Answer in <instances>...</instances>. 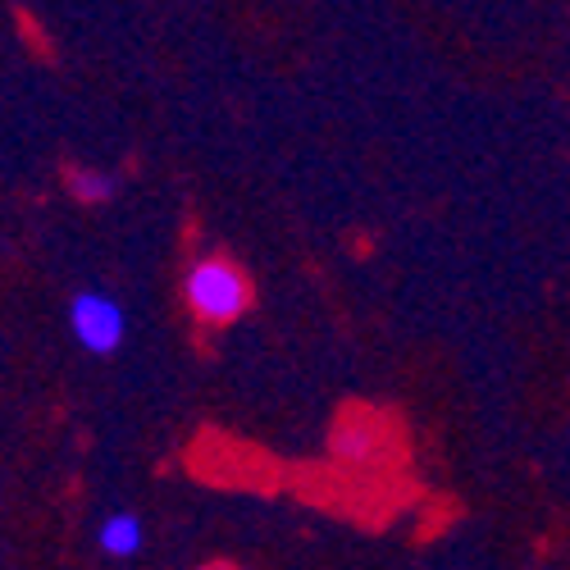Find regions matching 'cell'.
I'll use <instances>...</instances> for the list:
<instances>
[{
	"instance_id": "obj_1",
	"label": "cell",
	"mask_w": 570,
	"mask_h": 570,
	"mask_svg": "<svg viewBox=\"0 0 570 570\" xmlns=\"http://www.w3.org/2000/svg\"><path fill=\"white\" fill-rule=\"evenodd\" d=\"M183 306L206 328H228L256 306V288L233 256H197L183 274Z\"/></svg>"
},
{
	"instance_id": "obj_2",
	"label": "cell",
	"mask_w": 570,
	"mask_h": 570,
	"mask_svg": "<svg viewBox=\"0 0 570 570\" xmlns=\"http://www.w3.org/2000/svg\"><path fill=\"white\" fill-rule=\"evenodd\" d=\"M69 334L91 356H115L128 338V315H124L119 297L97 293V288L73 293L69 297Z\"/></svg>"
},
{
	"instance_id": "obj_3",
	"label": "cell",
	"mask_w": 570,
	"mask_h": 570,
	"mask_svg": "<svg viewBox=\"0 0 570 570\" xmlns=\"http://www.w3.org/2000/svg\"><path fill=\"white\" fill-rule=\"evenodd\" d=\"M393 420L384 411H343L338 424H334V434H328V452H334L343 465H374V461H384L393 452Z\"/></svg>"
},
{
	"instance_id": "obj_4",
	"label": "cell",
	"mask_w": 570,
	"mask_h": 570,
	"mask_svg": "<svg viewBox=\"0 0 570 570\" xmlns=\"http://www.w3.org/2000/svg\"><path fill=\"white\" fill-rule=\"evenodd\" d=\"M147 543V530H141V520L132 511H110L97 530V548L110 557V561H132Z\"/></svg>"
},
{
	"instance_id": "obj_5",
	"label": "cell",
	"mask_w": 570,
	"mask_h": 570,
	"mask_svg": "<svg viewBox=\"0 0 570 570\" xmlns=\"http://www.w3.org/2000/svg\"><path fill=\"white\" fill-rule=\"evenodd\" d=\"M65 187L78 206H106L119 193V178L110 169H91V165H69L65 169Z\"/></svg>"
},
{
	"instance_id": "obj_6",
	"label": "cell",
	"mask_w": 570,
	"mask_h": 570,
	"mask_svg": "<svg viewBox=\"0 0 570 570\" xmlns=\"http://www.w3.org/2000/svg\"><path fill=\"white\" fill-rule=\"evenodd\" d=\"M202 570H237V566H233V561H206Z\"/></svg>"
}]
</instances>
